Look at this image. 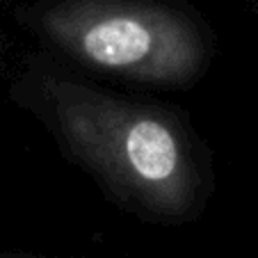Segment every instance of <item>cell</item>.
Instances as JSON below:
<instances>
[{
	"instance_id": "cell-1",
	"label": "cell",
	"mask_w": 258,
	"mask_h": 258,
	"mask_svg": "<svg viewBox=\"0 0 258 258\" xmlns=\"http://www.w3.org/2000/svg\"><path fill=\"white\" fill-rule=\"evenodd\" d=\"M55 131L123 199L162 217L185 215L197 174L185 137L165 114L64 78H41Z\"/></svg>"
},
{
	"instance_id": "cell-2",
	"label": "cell",
	"mask_w": 258,
	"mask_h": 258,
	"mask_svg": "<svg viewBox=\"0 0 258 258\" xmlns=\"http://www.w3.org/2000/svg\"><path fill=\"white\" fill-rule=\"evenodd\" d=\"M53 44L103 71L178 85L204 67V41L190 21L133 0H71L41 16Z\"/></svg>"
},
{
	"instance_id": "cell-3",
	"label": "cell",
	"mask_w": 258,
	"mask_h": 258,
	"mask_svg": "<svg viewBox=\"0 0 258 258\" xmlns=\"http://www.w3.org/2000/svg\"><path fill=\"white\" fill-rule=\"evenodd\" d=\"M0 258H37V256H12V253H5V256H0Z\"/></svg>"
}]
</instances>
